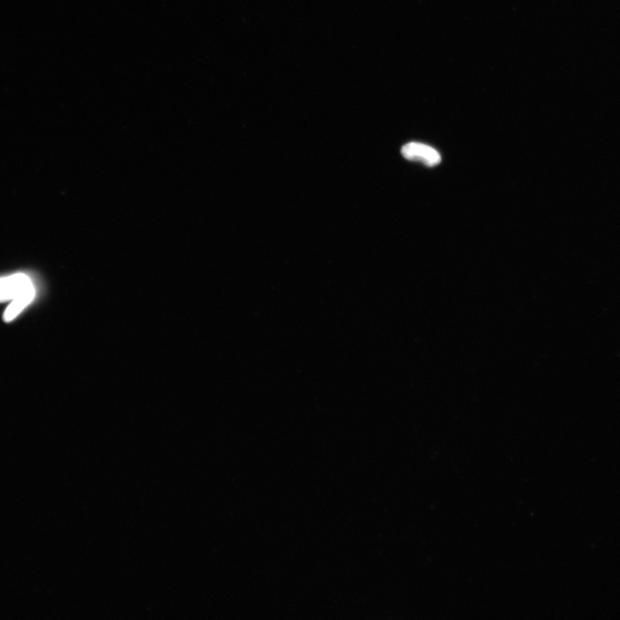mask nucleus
Wrapping results in <instances>:
<instances>
[{"mask_svg": "<svg viewBox=\"0 0 620 620\" xmlns=\"http://www.w3.org/2000/svg\"><path fill=\"white\" fill-rule=\"evenodd\" d=\"M34 287L32 279L25 273L0 278V302L13 301Z\"/></svg>", "mask_w": 620, "mask_h": 620, "instance_id": "obj_1", "label": "nucleus"}, {"mask_svg": "<svg viewBox=\"0 0 620 620\" xmlns=\"http://www.w3.org/2000/svg\"><path fill=\"white\" fill-rule=\"evenodd\" d=\"M401 155L404 158L423 163L427 167H434L441 162V156L434 148L419 143L406 144L401 148Z\"/></svg>", "mask_w": 620, "mask_h": 620, "instance_id": "obj_2", "label": "nucleus"}, {"mask_svg": "<svg viewBox=\"0 0 620 620\" xmlns=\"http://www.w3.org/2000/svg\"><path fill=\"white\" fill-rule=\"evenodd\" d=\"M34 297H36V288L34 287V288L30 289L28 292L15 298L8 307H7L5 313H4V321H5L6 323H11V321L16 319L19 314L24 311V309L32 304Z\"/></svg>", "mask_w": 620, "mask_h": 620, "instance_id": "obj_3", "label": "nucleus"}]
</instances>
